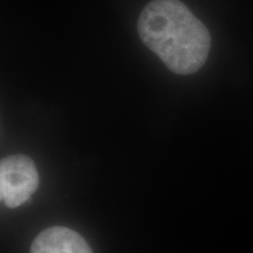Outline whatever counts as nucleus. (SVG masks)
Returning a JSON list of instances; mask_svg holds the SVG:
<instances>
[{
  "mask_svg": "<svg viewBox=\"0 0 253 253\" xmlns=\"http://www.w3.org/2000/svg\"><path fill=\"white\" fill-rule=\"evenodd\" d=\"M31 253H93L84 237L63 226L48 227L38 235Z\"/></svg>",
  "mask_w": 253,
  "mask_h": 253,
  "instance_id": "3",
  "label": "nucleus"
},
{
  "mask_svg": "<svg viewBox=\"0 0 253 253\" xmlns=\"http://www.w3.org/2000/svg\"><path fill=\"white\" fill-rule=\"evenodd\" d=\"M137 31L144 45L176 74L197 72L210 52L208 28L179 0H151L140 14Z\"/></svg>",
  "mask_w": 253,
  "mask_h": 253,
  "instance_id": "1",
  "label": "nucleus"
},
{
  "mask_svg": "<svg viewBox=\"0 0 253 253\" xmlns=\"http://www.w3.org/2000/svg\"><path fill=\"white\" fill-rule=\"evenodd\" d=\"M39 186V173L33 161L25 155H12L0 164V197L6 207H20Z\"/></svg>",
  "mask_w": 253,
  "mask_h": 253,
  "instance_id": "2",
  "label": "nucleus"
}]
</instances>
